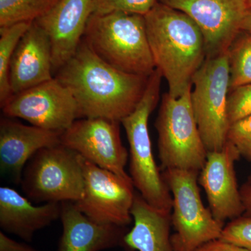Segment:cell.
<instances>
[{"instance_id":"1","label":"cell","mask_w":251,"mask_h":251,"mask_svg":"<svg viewBox=\"0 0 251 251\" xmlns=\"http://www.w3.org/2000/svg\"><path fill=\"white\" fill-rule=\"evenodd\" d=\"M76 100L79 118L122 122L136 108L149 77L128 74L100 58L82 39L55 76Z\"/></svg>"},{"instance_id":"2","label":"cell","mask_w":251,"mask_h":251,"mask_svg":"<svg viewBox=\"0 0 251 251\" xmlns=\"http://www.w3.org/2000/svg\"><path fill=\"white\" fill-rule=\"evenodd\" d=\"M147 34L156 69L174 98L192 87L206 58L202 31L187 15L158 2L145 15Z\"/></svg>"},{"instance_id":"3","label":"cell","mask_w":251,"mask_h":251,"mask_svg":"<svg viewBox=\"0 0 251 251\" xmlns=\"http://www.w3.org/2000/svg\"><path fill=\"white\" fill-rule=\"evenodd\" d=\"M83 39L100 58L122 72L149 77L156 69L142 15L92 14Z\"/></svg>"},{"instance_id":"4","label":"cell","mask_w":251,"mask_h":251,"mask_svg":"<svg viewBox=\"0 0 251 251\" xmlns=\"http://www.w3.org/2000/svg\"><path fill=\"white\" fill-rule=\"evenodd\" d=\"M162 77L155 69L149 77L143 98L121 124L129 145V175L133 186L150 205L171 214L173 198L155 161L148 127L150 115L159 101Z\"/></svg>"},{"instance_id":"5","label":"cell","mask_w":251,"mask_h":251,"mask_svg":"<svg viewBox=\"0 0 251 251\" xmlns=\"http://www.w3.org/2000/svg\"><path fill=\"white\" fill-rule=\"evenodd\" d=\"M191 89L178 98L171 97L168 92L162 95L155 127L163 171L179 169L200 173L205 163L208 151L193 113Z\"/></svg>"},{"instance_id":"6","label":"cell","mask_w":251,"mask_h":251,"mask_svg":"<svg viewBox=\"0 0 251 251\" xmlns=\"http://www.w3.org/2000/svg\"><path fill=\"white\" fill-rule=\"evenodd\" d=\"M198 172L179 169L163 171L172 198L171 242L175 251H196L203 244L220 239L225 224L203 204Z\"/></svg>"},{"instance_id":"7","label":"cell","mask_w":251,"mask_h":251,"mask_svg":"<svg viewBox=\"0 0 251 251\" xmlns=\"http://www.w3.org/2000/svg\"><path fill=\"white\" fill-rule=\"evenodd\" d=\"M21 184L36 202H77L85 191L81 157L61 143L41 149L25 167Z\"/></svg>"},{"instance_id":"8","label":"cell","mask_w":251,"mask_h":251,"mask_svg":"<svg viewBox=\"0 0 251 251\" xmlns=\"http://www.w3.org/2000/svg\"><path fill=\"white\" fill-rule=\"evenodd\" d=\"M228 50L206 57L192 80L191 102L207 151L222 150L229 128Z\"/></svg>"},{"instance_id":"9","label":"cell","mask_w":251,"mask_h":251,"mask_svg":"<svg viewBox=\"0 0 251 251\" xmlns=\"http://www.w3.org/2000/svg\"><path fill=\"white\" fill-rule=\"evenodd\" d=\"M80 157L85 191L83 198L75 202L77 209L97 224L129 225L135 196L132 179L120 177Z\"/></svg>"},{"instance_id":"10","label":"cell","mask_w":251,"mask_h":251,"mask_svg":"<svg viewBox=\"0 0 251 251\" xmlns=\"http://www.w3.org/2000/svg\"><path fill=\"white\" fill-rule=\"evenodd\" d=\"M1 108L5 116L23 119L32 126L61 133L79 119L76 100L54 77L14 94Z\"/></svg>"},{"instance_id":"11","label":"cell","mask_w":251,"mask_h":251,"mask_svg":"<svg viewBox=\"0 0 251 251\" xmlns=\"http://www.w3.org/2000/svg\"><path fill=\"white\" fill-rule=\"evenodd\" d=\"M120 124L105 118H81L61 133V144L96 166L131 179L125 171L128 152L122 142Z\"/></svg>"},{"instance_id":"12","label":"cell","mask_w":251,"mask_h":251,"mask_svg":"<svg viewBox=\"0 0 251 251\" xmlns=\"http://www.w3.org/2000/svg\"><path fill=\"white\" fill-rule=\"evenodd\" d=\"M181 11L197 25L205 42L206 57L227 52L242 31L251 9L246 0H158Z\"/></svg>"},{"instance_id":"13","label":"cell","mask_w":251,"mask_h":251,"mask_svg":"<svg viewBox=\"0 0 251 251\" xmlns=\"http://www.w3.org/2000/svg\"><path fill=\"white\" fill-rule=\"evenodd\" d=\"M240 157L235 147L227 141L222 150L208 151L198 176V183L205 191L209 209L221 224L237 219L244 213L234 169Z\"/></svg>"},{"instance_id":"14","label":"cell","mask_w":251,"mask_h":251,"mask_svg":"<svg viewBox=\"0 0 251 251\" xmlns=\"http://www.w3.org/2000/svg\"><path fill=\"white\" fill-rule=\"evenodd\" d=\"M92 14L93 0H60L49 13L35 21L50 41L53 74L76 52Z\"/></svg>"},{"instance_id":"15","label":"cell","mask_w":251,"mask_h":251,"mask_svg":"<svg viewBox=\"0 0 251 251\" xmlns=\"http://www.w3.org/2000/svg\"><path fill=\"white\" fill-rule=\"evenodd\" d=\"M61 132L23 125L9 117L0 120V168L21 184L26 163L39 150L61 143Z\"/></svg>"},{"instance_id":"16","label":"cell","mask_w":251,"mask_h":251,"mask_svg":"<svg viewBox=\"0 0 251 251\" xmlns=\"http://www.w3.org/2000/svg\"><path fill=\"white\" fill-rule=\"evenodd\" d=\"M52 74L50 41L34 21L18 43L10 64L12 95L51 80Z\"/></svg>"},{"instance_id":"17","label":"cell","mask_w":251,"mask_h":251,"mask_svg":"<svg viewBox=\"0 0 251 251\" xmlns=\"http://www.w3.org/2000/svg\"><path fill=\"white\" fill-rule=\"evenodd\" d=\"M62 234L58 251H101L124 247L126 227L100 224L89 219L75 202H61Z\"/></svg>"},{"instance_id":"18","label":"cell","mask_w":251,"mask_h":251,"mask_svg":"<svg viewBox=\"0 0 251 251\" xmlns=\"http://www.w3.org/2000/svg\"><path fill=\"white\" fill-rule=\"evenodd\" d=\"M61 202L34 206L14 188H0V227L27 242L37 231L60 218Z\"/></svg>"},{"instance_id":"19","label":"cell","mask_w":251,"mask_h":251,"mask_svg":"<svg viewBox=\"0 0 251 251\" xmlns=\"http://www.w3.org/2000/svg\"><path fill=\"white\" fill-rule=\"evenodd\" d=\"M133 227L124 237V247L138 251H175L171 242L170 213L148 204L135 193L130 211Z\"/></svg>"},{"instance_id":"20","label":"cell","mask_w":251,"mask_h":251,"mask_svg":"<svg viewBox=\"0 0 251 251\" xmlns=\"http://www.w3.org/2000/svg\"><path fill=\"white\" fill-rule=\"evenodd\" d=\"M33 22H21L0 27V105L12 96L9 82V67L18 44Z\"/></svg>"},{"instance_id":"21","label":"cell","mask_w":251,"mask_h":251,"mask_svg":"<svg viewBox=\"0 0 251 251\" xmlns=\"http://www.w3.org/2000/svg\"><path fill=\"white\" fill-rule=\"evenodd\" d=\"M60 0H0V27L34 22L54 8Z\"/></svg>"},{"instance_id":"22","label":"cell","mask_w":251,"mask_h":251,"mask_svg":"<svg viewBox=\"0 0 251 251\" xmlns=\"http://www.w3.org/2000/svg\"><path fill=\"white\" fill-rule=\"evenodd\" d=\"M229 91L251 83V34L241 31L228 49Z\"/></svg>"},{"instance_id":"23","label":"cell","mask_w":251,"mask_h":251,"mask_svg":"<svg viewBox=\"0 0 251 251\" xmlns=\"http://www.w3.org/2000/svg\"><path fill=\"white\" fill-rule=\"evenodd\" d=\"M158 0H93V14L126 12L145 16Z\"/></svg>"},{"instance_id":"24","label":"cell","mask_w":251,"mask_h":251,"mask_svg":"<svg viewBox=\"0 0 251 251\" xmlns=\"http://www.w3.org/2000/svg\"><path fill=\"white\" fill-rule=\"evenodd\" d=\"M229 124L251 116V83L230 90L227 97Z\"/></svg>"},{"instance_id":"25","label":"cell","mask_w":251,"mask_h":251,"mask_svg":"<svg viewBox=\"0 0 251 251\" xmlns=\"http://www.w3.org/2000/svg\"><path fill=\"white\" fill-rule=\"evenodd\" d=\"M220 239L251 251V217L243 215L229 221Z\"/></svg>"},{"instance_id":"26","label":"cell","mask_w":251,"mask_h":251,"mask_svg":"<svg viewBox=\"0 0 251 251\" xmlns=\"http://www.w3.org/2000/svg\"><path fill=\"white\" fill-rule=\"evenodd\" d=\"M227 141L235 147L241 156L251 162V116L229 126Z\"/></svg>"},{"instance_id":"27","label":"cell","mask_w":251,"mask_h":251,"mask_svg":"<svg viewBox=\"0 0 251 251\" xmlns=\"http://www.w3.org/2000/svg\"><path fill=\"white\" fill-rule=\"evenodd\" d=\"M196 251H251L221 239H214L203 244Z\"/></svg>"},{"instance_id":"28","label":"cell","mask_w":251,"mask_h":251,"mask_svg":"<svg viewBox=\"0 0 251 251\" xmlns=\"http://www.w3.org/2000/svg\"><path fill=\"white\" fill-rule=\"evenodd\" d=\"M0 251H40L25 243L18 242L0 232Z\"/></svg>"},{"instance_id":"29","label":"cell","mask_w":251,"mask_h":251,"mask_svg":"<svg viewBox=\"0 0 251 251\" xmlns=\"http://www.w3.org/2000/svg\"><path fill=\"white\" fill-rule=\"evenodd\" d=\"M240 193L244 208V215L251 217V173L241 186Z\"/></svg>"},{"instance_id":"30","label":"cell","mask_w":251,"mask_h":251,"mask_svg":"<svg viewBox=\"0 0 251 251\" xmlns=\"http://www.w3.org/2000/svg\"><path fill=\"white\" fill-rule=\"evenodd\" d=\"M242 31L251 34V8L243 21Z\"/></svg>"},{"instance_id":"31","label":"cell","mask_w":251,"mask_h":251,"mask_svg":"<svg viewBox=\"0 0 251 251\" xmlns=\"http://www.w3.org/2000/svg\"><path fill=\"white\" fill-rule=\"evenodd\" d=\"M247 1L248 4H249V6H251V0H246Z\"/></svg>"}]
</instances>
